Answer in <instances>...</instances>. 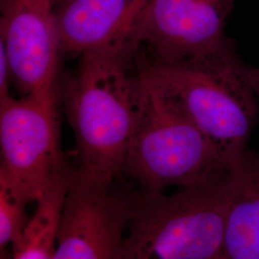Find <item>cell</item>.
Segmentation results:
<instances>
[{
    "label": "cell",
    "mask_w": 259,
    "mask_h": 259,
    "mask_svg": "<svg viewBox=\"0 0 259 259\" xmlns=\"http://www.w3.org/2000/svg\"><path fill=\"white\" fill-rule=\"evenodd\" d=\"M128 44L80 56L64 90L65 112L74 133L77 167L70 184L108 189L124 171L139 115L141 80Z\"/></svg>",
    "instance_id": "1"
},
{
    "label": "cell",
    "mask_w": 259,
    "mask_h": 259,
    "mask_svg": "<svg viewBox=\"0 0 259 259\" xmlns=\"http://www.w3.org/2000/svg\"><path fill=\"white\" fill-rule=\"evenodd\" d=\"M139 68L169 102L212 141L234 167L248 151L258 101L242 74L232 42L177 63L141 59Z\"/></svg>",
    "instance_id": "2"
},
{
    "label": "cell",
    "mask_w": 259,
    "mask_h": 259,
    "mask_svg": "<svg viewBox=\"0 0 259 259\" xmlns=\"http://www.w3.org/2000/svg\"><path fill=\"white\" fill-rule=\"evenodd\" d=\"M232 173L172 194H130L119 259H223Z\"/></svg>",
    "instance_id": "3"
},
{
    "label": "cell",
    "mask_w": 259,
    "mask_h": 259,
    "mask_svg": "<svg viewBox=\"0 0 259 259\" xmlns=\"http://www.w3.org/2000/svg\"><path fill=\"white\" fill-rule=\"evenodd\" d=\"M139 68V115L123 175L141 192L165 193L207 185L232 170L204 133L167 100Z\"/></svg>",
    "instance_id": "4"
},
{
    "label": "cell",
    "mask_w": 259,
    "mask_h": 259,
    "mask_svg": "<svg viewBox=\"0 0 259 259\" xmlns=\"http://www.w3.org/2000/svg\"><path fill=\"white\" fill-rule=\"evenodd\" d=\"M0 180L29 203L69 173L60 148L56 98L10 96L0 101Z\"/></svg>",
    "instance_id": "5"
},
{
    "label": "cell",
    "mask_w": 259,
    "mask_h": 259,
    "mask_svg": "<svg viewBox=\"0 0 259 259\" xmlns=\"http://www.w3.org/2000/svg\"><path fill=\"white\" fill-rule=\"evenodd\" d=\"M236 0H145L128 42L155 63H177L209 54L229 39L225 28Z\"/></svg>",
    "instance_id": "6"
},
{
    "label": "cell",
    "mask_w": 259,
    "mask_h": 259,
    "mask_svg": "<svg viewBox=\"0 0 259 259\" xmlns=\"http://www.w3.org/2000/svg\"><path fill=\"white\" fill-rule=\"evenodd\" d=\"M0 46L21 96L56 98L60 42L54 0H0Z\"/></svg>",
    "instance_id": "7"
},
{
    "label": "cell",
    "mask_w": 259,
    "mask_h": 259,
    "mask_svg": "<svg viewBox=\"0 0 259 259\" xmlns=\"http://www.w3.org/2000/svg\"><path fill=\"white\" fill-rule=\"evenodd\" d=\"M129 218L130 194L70 184L54 259L120 258Z\"/></svg>",
    "instance_id": "8"
},
{
    "label": "cell",
    "mask_w": 259,
    "mask_h": 259,
    "mask_svg": "<svg viewBox=\"0 0 259 259\" xmlns=\"http://www.w3.org/2000/svg\"><path fill=\"white\" fill-rule=\"evenodd\" d=\"M144 1H57L56 24L61 52L80 57L129 44L130 29Z\"/></svg>",
    "instance_id": "9"
},
{
    "label": "cell",
    "mask_w": 259,
    "mask_h": 259,
    "mask_svg": "<svg viewBox=\"0 0 259 259\" xmlns=\"http://www.w3.org/2000/svg\"><path fill=\"white\" fill-rule=\"evenodd\" d=\"M232 186L223 259H259V150L232 168Z\"/></svg>",
    "instance_id": "10"
},
{
    "label": "cell",
    "mask_w": 259,
    "mask_h": 259,
    "mask_svg": "<svg viewBox=\"0 0 259 259\" xmlns=\"http://www.w3.org/2000/svg\"><path fill=\"white\" fill-rule=\"evenodd\" d=\"M71 173L57 177L37 202L19 240L13 259H54Z\"/></svg>",
    "instance_id": "11"
},
{
    "label": "cell",
    "mask_w": 259,
    "mask_h": 259,
    "mask_svg": "<svg viewBox=\"0 0 259 259\" xmlns=\"http://www.w3.org/2000/svg\"><path fill=\"white\" fill-rule=\"evenodd\" d=\"M27 200L13 186L0 180V247L13 246L19 240L27 224L25 208Z\"/></svg>",
    "instance_id": "12"
},
{
    "label": "cell",
    "mask_w": 259,
    "mask_h": 259,
    "mask_svg": "<svg viewBox=\"0 0 259 259\" xmlns=\"http://www.w3.org/2000/svg\"><path fill=\"white\" fill-rule=\"evenodd\" d=\"M241 69H242V74L246 79L247 83H249L251 91L254 93L259 102V67L250 66L242 62Z\"/></svg>",
    "instance_id": "13"
},
{
    "label": "cell",
    "mask_w": 259,
    "mask_h": 259,
    "mask_svg": "<svg viewBox=\"0 0 259 259\" xmlns=\"http://www.w3.org/2000/svg\"><path fill=\"white\" fill-rule=\"evenodd\" d=\"M57 1H59V0H54V3H56V2H57Z\"/></svg>",
    "instance_id": "14"
}]
</instances>
